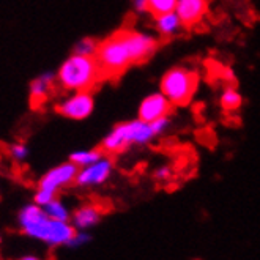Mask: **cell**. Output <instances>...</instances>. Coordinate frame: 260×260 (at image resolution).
I'll use <instances>...</instances> for the list:
<instances>
[{"label": "cell", "instance_id": "obj_1", "mask_svg": "<svg viewBox=\"0 0 260 260\" xmlns=\"http://www.w3.org/2000/svg\"><path fill=\"white\" fill-rule=\"evenodd\" d=\"M158 40L150 35L121 28L103 41H98L95 58L104 81L117 79L129 67L144 63L156 52Z\"/></svg>", "mask_w": 260, "mask_h": 260}, {"label": "cell", "instance_id": "obj_2", "mask_svg": "<svg viewBox=\"0 0 260 260\" xmlns=\"http://www.w3.org/2000/svg\"><path fill=\"white\" fill-rule=\"evenodd\" d=\"M19 224L28 237L38 238L51 246L70 244L76 234L68 221L51 219L40 205L25 207L19 215Z\"/></svg>", "mask_w": 260, "mask_h": 260}, {"label": "cell", "instance_id": "obj_3", "mask_svg": "<svg viewBox=\"0 0 260 260\" xmlns=\"http://www.w3.org/2000/svg\"><path fill=\"white\" fill-rule=\"evenodd\" d=\"M104 81L95 55H71L60 67L57 74V85L63 90L91 91Z\"/></svg>", "mask_w": 260, "mask_h": 260}, {"label": "cell", "instance_id": "obj_4", "mask_svg": "<svg viewBox=\"0 0 260 260\" xmlns=\"http://www.w3.org/2000/svg\"><path fill=\"white\" fill-rule=\"evenodd\" d=\"M167 125H169L167 118H159L151 123L141 118L129 121V123H121L104 139L101 151L108 155H115V153L126 150L131 144H145L155 136L161 134Z\"/></svg>", "mask_w": 260, "mask_h": 260}, {"label": "cell", "instance_id": "obj_5", "mask_svg": "<svg viewBox=\"0 0 260 260\" xmlns=\"http://www.w3.org/2000/svg\"><path fill=\"white\" fill-rule=\"evenodd\" d=\"M199 85V74L188 68H172L161 81V93L174 106H186L194 98Z\"/></svg>", "mask_w": 260, "mask_h": 260}, {"label": "cell", "instance_id": "obj_6", "mask_svg": "<svg viewBox=\"0 0 260 260\" xmlns=\"http://www.w3.org/2000/svg\"><path fill=\"white\" fill-rule=\"evenodd\" d=\"M78 166L74 162H67L49 171L40 181V191L37 192V204L44 207L55 199V194L60 188H63L78 177Z\"/></svg>", "mask_w": 260, "mask_h": 260}, {"label": "cell", "instance_id": "obj_7", "mask_svg": "<svg viewBox=\"0 0 260 260\" xmlns=\"http://www.w3.org/2000/svg\"><path fill=\"white\" fill-rule=\"evenodd\" d=\"M91 109H93V98H91L90 91H76L71 98L57 106V111L60 114L76 120L88 117Z\"/></svg>", "mask_w": 260, "mask_h": 260}, {"label": "cell", "instance_id": "obj_8", "mask_svg": "<svg viewBox=\"0 0 260 260\" xmlns=\"http://www.w3.org/2000/svg\"><path fill=\"white\" fill-rule=\"evenodd\" d=\"M172 103L167 100L162 93H155V95H150L147 96L141 108H139V118L144 121H156L159 118H164L171 114L172 111Z\"/></svg>", "mask_w": 260, "mask_h": 260}, {"label": "cell", "instance_id": "obj_9", "mask_svg": "<svg viewBox=\"0 0 260 260\" xmlns=\"http://www.w3.org/2000/svg\"><path fill=\"white\" fill-rule=\"evenodd\" d=\"M208 10L207 0H177L175 13L181 21L183 27H192L199 24Z\"/></svg>", "mask_w": 260, "mask_h": 260}, {"label": "cell", "instance_id": "obj_10", "mask_svg": "<svg viewBox=\"0 0 260 260\" xmlns=\"http://www.w3.org/2000/svg\"><path fill=\"white\" fill-rule=\"evenodd\" d=\"M112 169V164L109 159H98L96 162L87 166L82 172L78 174L76 180L82 186H90V185H100V183L106 181V178L109 177Z\"/></svg>", "mask_w": 260, "mask_h": 260}, {"label": "cell", "instance_id": "obj_11", "mask_svg": "<svg viewBox=\"0 0 260 260\" xmlns=\"http://www.w3.org/2000/svg\"><path fill=\"white\" fill-rule=\"evenodd\" d=\"M54 87L55 82L51 76H43V78L34 81L32 87H30V104L34 109L43 108V104L49 100Z\"/></svg>", "mask_w": 260, "mask_h": 260}, {"label": "cell", "instance_id": "obj_12", "mask_svg": "<svg viewBox=\"0 0 260 260\" xmlns=\"http://www.w3.org/2000/svg\"><path fill=\"white\" fill-rule=\"evenodd\" d=\"M100 218H101V208L100 207L84 205L74 213L73 222L76 227L81 229V231H85V229H88V227H93L100 221Z\"/></svg>", "mask_w": 260, "mask_h": 260}, {"label": "cell", "instance_id": "obj_13", "mask_svg": "<svg viewBox=\"0 0 260 260\" xmlns=\"http://www.w3.org/2000/svg\"><path fill=\"white\" fill-rule=\"evenodd\" d=\"M156 21V28L162 37H172L178 32V28L181 27V21L178 18V14L175 11L161 14V16L155 18Z\"/></svg>", "mask_w": 260, "mask_h": 260}, {"label": "cell", "instance_id": "obj_14", "mask_svg": "<svg viewBox=\"0 0 260 260\" xmlns=\"http://www.w3.org/2000/svg\"><path fill=\"white\" fill-rule=\"evenodd\" d=\"M177 0H147L148 13H151L153 18H158L161 14L175 11Z\"/></svg>", "mask_w": 260, "mask_h": 260}, {"label": "cell", "instance_id": "obj_15", "mask_svg": "<svg viewBox=\"0 0 260 260\" xmlns=\"http://www.w3.org/2000/svg\"><path fill=\"white\" fill-rule=\"evenodd\" d=\"M241 95L234 88V87H227L224 90V93L221 95V106L225 111H237L241 106Z\"/></svg>", "mask_w": 260, "mask_h": 260}, {"label": "cell", "instance_id": "obj_16", "mask_svg": "<svg viewBox=\"0 0 260 260\" xmlns=\"http://www.w3.org/2000/svg\"><path fill=\"white\" fill-rule=\"evenodd\" d=\"M103 151L100 150H91V151H78L71 155V162H74L76 166H90L96 162L98 159H101Z\"/></svg>", "mask_w": 260, "mask_h": 260}, {"label": "cell", "instance_id": "obj_17", "mask_svg": "<svg viewBox=\"0 0 260 260\" xmlns=\"http://www.w3.org/2000/svg\"><path fill=\"white\" fill-rule=\"evenodd\" d=\"M44 211L51 219H57V221H68V211L67 208L60 204L58 201H51L49 204L44 205Z\"/></svg>", "mask_w": 260, "mask_h": 260}, {"label": "cell", "instance_id": "obj_18", "mask_svg": "<svg viewBox=\"0 0 260 260\" xmlns=\"http://www.w3.org/2000/svg\"><path fill=\"white\" fill-rule=\"evenodd\" d=\"M98 48V41L95 40H84L78 46H76V54H82V55H95Z\"/></svg>", "mask_w": 260, "mask_h": 260}, {"label": "cell", "instance_id": "obj_19", "mask_svg": "<svg viewBox=\"0 0 260 260\" xmlns=\"http://www.w3.org/2000/svg\"><path fill=\"white\" fill-rule=\"evenodd\" d=\"M155 177H156L158 180H169V178L172 177V169H171V167L164 166V167H161V169H158V171L155 172Z\"/></svg>", "mask_w": 260, "mask_h": 260}, {"label": "cell", "instance_id": "obj_20", "mask_svg": "<svg viewBox=\"0 0 260 260\" xmlns=\"http://www.w3.org/2000/svg\"><path fill=\"white\" fill-rule=\"evenodd\" d=\"M87 241H88V235H85V234H74V237L70 241V244H71V246H79V244L87 243Z\"/></svg>", "mask_w": 260, "mask_h": 260}, {"label": "cell", "instance_id": "obj_21", "mask_svg": "<svg viewBox=\"0 0 260 260\" xmlns=\"http://www.w3.org/2000/svg\"><path fill=\"white\" fill-rule=\"evenodd\" d=\"M11 151H13V155L16 156L18 159H22V158H25V155H27V150H25L24 145H14V147L11 148Z\"/></svg>", "mask_w": 260, "mask_h": 260}, {"label": "cell", "instance_id": "obj_22", "mask_svg": "<svg viewBox=\"0 0 260 260\" xmlns=\"http://www.w3.org/2000/svg\"><path fill=\"white\" fill-rule=\"evenodd\" d=\"M134 5H136L137 11H148V8H147V0H134Z\"/></svg>", "mask_w": 260, "mask_h": 260}, {"label": "cell", "instance_id": "obj_23", "mask_svg": "<svg viewBox=\"0 0 260 260\" xmlns=\"http://www.w3.org/2000/svg\"><path fill=\"white\" fill-rule=\"evenodd\" d=\"M21 260H41L40 257H35V255H27V257H22Z\"/></svg>", "mask_w": 260, "mask_h": 260}]
</instances>
